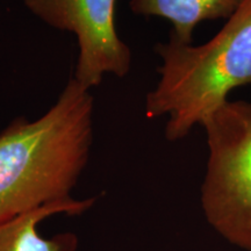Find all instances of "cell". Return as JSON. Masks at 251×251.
<instances>
[{
    "mask_svg": "<svg viewBox=\"0 0 251 251\" xmlns=\"http://www.w3.org/2000/svg\"><path fill=\"white\" fill-rule=\"evenodd\" d=\"M71 76L39 119H14L0 133V225L74 199L90 158L94 98Z\"/></svg>",
    "mask_w": 251,
    "mask_h": 251,
    "instance_id": "6da1fadb",
    "label": "cell"
},
{
    "mask_svg": "<svg viewBox=\"0 0 251 251\" xmlns=\"http://www.w3.org/2000/svg\"><path fill=\"white\" fill-rule=\"evenodd\" d=\"M159 80L147 94L148 119L166 115L165 139L183 140L228 101V94L251 84V0L242 5L214 37L201 46L172 39L158 43Z\"/></svg>",
    "mask_w": 251,
    "mask_h": 251,
    "instance_id": "7a4b0ae2",
    "label": "cell"
},
{
    "mask_svg": "<svg viewBox=\"0 0 251 251\" xmlns=\"http://www.w3.org/2000/svg\"><path fill=\"white\" fill-rule=\"evenodd\" d=\"M202 127L208 146L203 214L229 243L251 251V101L228 100Z\"/></svg>",
    "mask_w": 251,
    "mask_h": 251,
    "instance_id": "3957f363",
    "label": "cell"
},
{
    "mask_svg": "<svg viewBox=\"0 0 251 251\" xmlns=\"http://www.w3.org/2000/svg\"><path fill=\"white\" fill-rule=\"evenodd\" d=\"M48 26L77 37L78 59L72 77L87 90L105 75L124 78L129 74L131 51L120 39L115 24L117 0H23Z\"/></svg>",
    "mask_w": 251,
    "mask_h": 251,
    "instance_id": "277c9868",
    "label": "cell"
},
{
    "mask_svg": "<svg viewBox=\"0 0 251 251\" xmlns=\"http://www.w3.org/2000/svg\"><path fill=\"white\" fill-rule=\"evenodd\" d=\"M96 199L52 202L0 225V251H76L78 238L72 233L45 238L37 226L51 215H80L93 206Z\"/></svg>",
    "mask_w": 251,
    "mask_h": 251,
    "instance_id": "5b68a950",
    "label": "cell"
},
{
    "mask_svg": "<svg viewBox=\"0 0 251 251\" xmlns=\"http://www.w3.org/2000/svg\"><path fill=\"white\" fill-rule=\"evenodd\" d=\"M246 0H130L135 14L170 21V37L192 43L193 31L207 20L229 19Z\"/></svg>",
    "mask_w": 251,
    "mask_h": 251,
    "instance_id": "8992f818",
    "label": "cell"
}]
</instances>
